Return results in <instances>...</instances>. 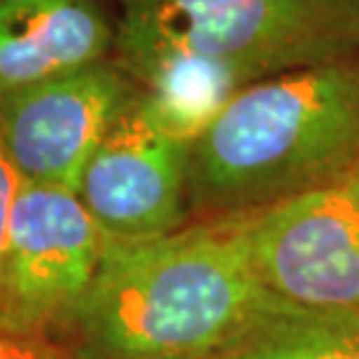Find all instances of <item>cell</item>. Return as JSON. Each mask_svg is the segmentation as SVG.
<instances>
[{"instance_id":"1","label":"cell","mask_w":359,"mask_h":359,"mask_svg":"<svg viewBox=\"0 0 359 359\" xmlns=\"http://www.w3.org/2000/svg\"><path fill=\"white\" fill-rule=\"evenodd\" d=\"M280 297L252 269L238 217L107 243L68 329L80 359H219Z\"/></svg>"},{"instance_id":"2","label":"cell","mask_w":359,"mask_h":359,"mask_svg":"<svg viewBox=\"0 0 359 359\" xmlns=\"http://www.w3.org/2000/svg\"><path fill=\"white\" fill-rule=\"evenodd\" d=\"M359 168V56L257 80L194 140L191 219L241 217Z\"/></svg>"},{"instance_id":"3","label":"cell","mask_w":359,"mask_h":359,"mask_svg":"<svg viewBox=\"0 0 359 359\" xmlns=\"http://www.w3.org/2000/svg\"><path fill=\"white\" fill-rule=\"evenodd\" d=\"M119 63L191 54L250 82L359 56V0H121Z\"/></svg>"},{"instance_id":"4","label":"cell","mask_w":359,"mask_h":359,"mask_svg":"<svg viewBox=\"0 0 359 359\" xmlns=\"http://www.w3.org/2000/svg\"><path fill=\"white\" fill-rule=\"evenodd\" d=\"M107 248L75 191L21 180L0 276V332L68 334Z\"/></svg>"},{"instance_id":"5","label":"cell","mask_w":359,"mask_h":359,"mask_svg":"<svg viewBox=\"0 0 359 359\" xmlns=\"http://www.w3.org/2000/svg\"><path fill=\"white\" fill-rule=\"evenodd\" d=\"M238 219L252 269L269 292L308 308L359 311V168Z\"/></svg>"},{"instance_id":"6","label":"cell","mask_w":359,"mask_h":359,"mask_svg":"<svg viewBox=\"0 0 359 359\" xmlns=\"http://www.w3.org/2000/svg\"><path fill=\"white\" fill-rule=\"evenodd\" d=\"M191 142L166 131L135 89L84 168L77 196L107 243H140L191 222Z\"/></svg>"},{"instance_id":"7","label":"cell","mask_w":359,"mask_h":359,"mask_svg":"<svg viewBox=\"0 0 359 359\" xmlns=\"http://www.w3.org/2000/svg\"><path fill=\"white\" fill-rule=\"evenodd\" d=\"M135 84L107 61L0 96V142L21 180L77 194Z\"/></svg>"},{"instance_id":"8","label":"cell","mask_w":359,"mask_h":359,"mask_svg":"<svg viewBox=\"0 0 359 359\" xmlns=\"http://www.w3.org/2000/svg\"><path fill=\"white\" fill-rule=\"evenodd\" d=\"M114 26L96 0H0V96L105 61Z\"/></svg>"},{"instance_id":"9","label":"cell","mask_w":359,"mask_h":359,"mask_svg":"<svg viewBox=\"0 0 359 359\" xmlns=\"http://www.w3.org/2000/svg\"><path fill=\"white\" fill-rule=\"evenodd\" d=\"M117 66L131 77L154 119L191 145L229 100L252 84L226 63L191 54H154Z\"/></svg>"},{"instance_id":"10","label":"cell","mask_w":359,"mask_h":359,"mask_svg":"<svg viewBox=\"0 0 359 359\" xmlns=\"http://www.w3.org/2000/svg\"><path fill=\"white\" fill-rule=\"evenodd\" d=\"M219 359H359V311L278 299Z\"/></svg>"},{"instance_id":"11","label":"cell","mask_w":359,"mask_h":359,"mask_svg":"<svg viewBox=\"0 0 359 359\" xmlns=\"http://www.w3.org/2000/svg\"><path fill=\"white\" fill-rule=\"evenodd\" d=\"M0 359H80L70 343L49 336H17L0 332Z\"/></svg>"},{"instance_id":"12","label":"cell","mask_w":359,"mask_h":359,"mask_svg":"<svg viewBox=\"0 0 359 359\" xmlns=\"http://www.w3.org/2000/svg\"><path fill=\"white\" fill-rule=\"evenodd\" d=\"M21 177L14 168L12 159L7 156L3 142H0V276H3V259L7 248V233H10V219L14 198H17Z\"/></svg>"}]
</instances>
